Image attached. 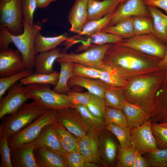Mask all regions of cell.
<instances>
[{
	"mask_svg": "<svg viewBox=\"0 0 167 167\" xmlns=\"http://www.w3.org/2000/svg\"><path fill=\"white\" fill-rule=\"evenodd\" d=\"M120 3L119 0H88V21L101 18L114 12Z\"/></svg>",
	"mask_w": 167,
	"mask_h": 167,
	"instance_id": "obj_20",
	"label": "cell"
},
{
	"mask_svg": "<svg viewBox=\"0 0 167 167\" xmlns=\"http://www.w3.org/2000/svg\"><path fill=\"white\" fill-rule=\"evenodd\" d=\"M75 108L79 113L91 131L100 133L101 131L105 129L106 125L105 120L92 114L85 106L77 105H75Z\"/></svg>",
	"mask_w": 167,
	"mask_h": 167,
	"instance_id": "obj_31",
	"label": "cell"
},
{
	"mask_svg": "<svg viewBox=\"0 0 167 167\" xmlns=\"http://www.w3.org/2000/svg\"></svg>",
	"mask_w": 167,
	"mask_h": 167,
	"instance_id": "obj_55",
	"label": "cell"
},
{
	"mask_svg": "<svg viewBox=\"0 0 167 167\" xmlns=\"http://www.w3.org/2000/svg\"><path fill=\"white\" fill-rule=\"evenodd\" d=\"M49 109L34 100L24 103L14 112L5 116L0 125V138L8 139Z\"/></svg>",
	"mask_w": 167,
	"mask_h": 167,
	"instance_id": "obj_3",
	"label": "cell"
},
{
	"mask_svg": "<svg viewBox=\"0 0 167 167\" xmlns=\"http://www.w3.org/2000/svg\"><path fill=\"white\" fill-rule=\"evenodd\" d=\"M88 0H75L68 17L71 25L69 31L79 34L88 20Z\"/></svg>",
	"mask_w": 167,
	"mask_h": 167,
	"instance_id": "obj_19",
	"label": "cell"
},
{
	"mask_svg": "<svg viewBox=\"0 0 167 167\" xmlns=\"http://www.w3.org/2000/svg\"><path fill=\"white\" fill-rule=\"evenodd\" d=\"M88 38L87 42H83L85 46L92 43L95 45H102L108 44L119 43L124 39L119 36L102 31L95 34Z\"/></svg>",
	"mask_w": 167,
	"mask_h": 167,
	"instance_id": "obj_36",
	"label": "cell"
},
{
	"mask_svg": "<svg viewBox=\"0 0 167 167\" xmlns=\"http://www.w3.org/2000/svg\"><path fill=\"white\" fill-rule=\"evenodd\" d=\"M75 105H82L86 106L91 97V93L88 92L80 93L70 90L67 94Z\"/></svg>",
	"mask_w": 167,
	"mask_h": 167,
	"instance_id": "obj_48",
	"label": "cell"
},
{
	"mask_svg": "<svg viewBox=\"0 0 167 167\" xmlns=\"http://www.w3.org/2000/svg\"><path fill=\"white\" fill-rule=\"evenodd\" d=\"M52 124L66 154L72 152H79V139L73 136L71 133L57 121Z\"/></svg>",
	"mask_w": 167,
	"mask_h": 167,
	"instance_id": "obj_27",
	"label": "cell"
},
{
	"mask_svg": "<svg viewBox=\"0 0 167 167\" xmlns=\"http://www.w3.org/2000/svg\"><path fill=\"white\" fill-rule=\"evenodd\" d=\"M23 23V32L18 35L11 34L5 27L0 28V49L8 48L10 43H13L21 54L26 69H33L36 55L35 38L41 28L35 24L30 25L24 19Z\"/></svg>",
	"mask_w": 167,
	"mask_h": 167,
	"instance_id": "obj_2",
	"label": "cell"
},
{
	"mask_svg": "<svg viewBox=\"0 0 167 167\" xmlns=\"http://www.w3.org/2000/svg\"></svg>",
	"mask_w": 167,
	"mask_h": 167,
	"instance_id": "obj_57",
	"label": "cell"
},
{
	"mask_svg": "<svg viewBox=\"0 0 167 167\" xmlns=\"http://www.w3.org/2000/svg\"><path fill=\"white\" fill-rule=\"evenodd\" d=\"M151 127L159 148H167V128L152 122Z\"/></svg>",
	"mask_w": 167,
	"mask_h": 167,
	"instance_id": "obj_44",
	"label": "cell"
},
{
	"mask_svg": "<svg viewBox=\"0 0 167 167\" xmlns=\"http://www.w3.org/2000/svg\"><path fill=\"white\" fill-rule=\"evenodd\" d=\"M29 99L25 86L20 82L14 84L0 99V119L16 111Z\"/></svg>",
	"mask_w": 167,
	"mask_h": 167,
	"instance_id": "obj_12",
	"label": "cell"
},
{
	"mask_svg": "<svg viewBox=\"0 0 167 167\" xmlns=\"http://www.w3.org/2000/svg\"><path fill=\"white\" fill-rule=\"evenodd\" d=\"M59 72L56 71L49 74L33 73L23 78L20 82L24 86L32 84H49L55 86L58 81Z\"/></svg>",
	"mask_w": 167,
	"mask_h": 167,
	"instance_id": "obj_33",
	"label": "cell"
},
{
	"mask_svg": "<svg viewBox=\"0 0 167 167\" xmlns=\"http://www.w3.org/2000/svg\"><path fill=\"white\" fill-rule=\"evenodd\" d=\"M105 129L116 136L119 142L120 147L126 148L133 146L131 130L128 127L109 124L106 125Z\"/></svg>",
	"mask_w": 167,
	"mask_h": 167,
	"instance_id": "obj_35",
	"label": "cell"
},
{
	"mask_svg": "<svg viewBox=\"0 0 167 167\" xmlns=\"http://www.w3.org/2000/svg\"><path fill=\"white\" fill-rule=\"evenodd\" d=\"M151 119L140 126L130 128L133 146L141 155L159 149L151 127Z\"/></svg>",
	"mask_w": 167,
	"mask_h": 167,
	"instance_id": "obj_11",
	"label": "cell"
},
{
	"mask_svg": "<svg viewBox=\"0 0 167 167\" xmlns=\"http://www.w3.org/2000/svg\"><path fill=\"white\" fill-rule=\"evenodd\" d=\"M126 117L130 128L141 126L151 119V114L142 107L127 101L122 109Z\"/></svg>",
	"mask_w": 167,
	"mask_h": 167,
	"instance_id": "obj_21",
	"label": "cell"
},
{
	"mask_svg": "<svg viewBox=\"0 0 167 167\" xmlns=\"http://www.w3.org/2000/svg\"><path fill=\"white\" fill-rule=\"evenodd\" d=\"M99 133L91 131L79 139V152L87 161L97 164L101 161L99 148Z\"/></svg>",
	"mask_w": 167,
	"mask_h": 167,
	"instance_id": "obj_15",
	"label": "cell"
},
{
	"mask_svg": "<svg viewBox=\"0 0 167 167\" xmlns=\"http://www.w3.org/2000/svg\"><path fill=\"white\" fill-rule=\"evenodd\" d=\"M35 148L31 142L11 150V161L13 167H40L34 156Z\"/></svg>",
	"mask_w": 167,
	"mask_h": 167,
	"instance_id": "obj_16",
	"label": "cell"
},
{
	"mask_svg": "<svg viewBox=\"0 0 167 167\" xmlns=\"http://www.w3.org/2000/svg\"><path fill=\"white\" fill-rule=\"evenodd\" d=\"M37 8H44L49 6L52 2L56 0H36Z\"/></svg>",
	"mask_w": 167,
	"mask_h": 167,
	"instance_id": "obj_51",
	"label": "cell"
},
{
	"mask_svg": "<svg viewBox=\"0 0 167 167\" xmlns=\"http://www.w3.org/2000/svg\"><path fill=\"white\" fill-rule=\"evenodd\" d=\"M24 19L29 25H33L34 15L37 5L36 0H22Z\"/></svg>",
	"mask_w": 167,
	"mask_h": 167,
	"instance_id": "obj_45",
	"label": "cell"
},
{
	"mask_svg": "<svg viewBox=\"0 0 167 167\" xmlns=\"http://www.w3.org/2000/svg\"><path fill=\"white\" fill-rule=\"evenodd\" d=\"M146 6L143 0H126L120 3L114 12L108 26L113 25L129 17H150Z\"/></svg>",
	"mask_w": 167,
	"mask_h": 167,
	"instance_id": "obj_13",
	"label": "cell"
},
{
	"mask_svg": "<svg viewBox=\"0 0 167 167\" xmlns=\"http://www.w3.org/2000/svg\"><path fill=\"white\" fill-rule=\"evenodd\" d=\"M119 0L120 1L121 3H122L126 1V0Z\"/></svg>",
	"mask_w": 167,
	"mask_h": 167,
	"instance_id": "obj_54",
	"label": "cell"
},
{
	"mask_svg": "<svg viewBox=\"0 0 167 167\" xmlns=\"http://www.w3.org/2000/svg\"><path fill=\"white\" fill-rule=\"evenodd\" d=\"M68 86L70 88L75 86L83 87L91 94L102 97L109 86L99 79L77 76L69 79Z\"/></svg>",
	"mask_w": 167,
	"mask_h": 167,
	"instance_id": "obj_23",
	"label": "cell"
},
{
	"mask_svg": "<svg viewBox=\"0 0 167 167\" xmlns=\"http://www.w3.org/2000/svg\"><path fill=\"white\" fill-rule=\"evenodd\" d=\"M100 157L104 163L108 165H113L117 154V146L113 138L110 135H105L99 143Z\"/></svg>",
	"mask_w": 167,
	"mask_h": 167,
	"instance_id": "obj_29",
	"label": "cell"
},
{
	"mask_svg": "<svg viewBox=\"0 0 167 167\" xmlns=\"http://www.w3.org/2000/svg\"><path fill=\"white\" fill-rule=\"evenodd\" d=\"M86 106L93 115L104 120L106 106L104 97L91 94L90 100Z\"/></svg>",
	"mask_w": 167,
	"mask_h": 167,
	"instance_id": "obj_42",
	"label": "cell"
},
{
	"mask_svg": "<svg viewBox=\"0 0 167 167\" xmlns=\"http://www.w3.org/2000/svg\"><path fill=\"white\" fill-rule=\"evenodd\" d=\"M113 13L108 14L101 18L88 21L79 34L89 36L101 31L108 26Z\"/></svg>",
	"mask_w": 167,
	"mask_h": 167,
	"instance_id": "obj_34",
	"label": "cell"
},
{
	"mask_svg": "<svg viewBox=\"0 0 167 167\" xmlns=\"http://www.w3.org/2000/svg\"><path fill=\"white\" fill-rule=\"evenodd\" d=\"M71 38L65 34L52 37L45 36L38 32L36 34L34 40V49L36 54L49 51L55 49L64 41H68Z\"/></svg>",
	"mask_w": 167,
	"mask_h": 167,
	"instance_id": "obj_25",
	"label": "cell"
},
{
	"mask_svg": "<svg viewBox=\"0 0 167 167\" xmlns=\"http://www.w3.org/2000/svg\"><path fill=\"white\" fill-rule=\"evenodd\" d=\"M156 58L123 46L112 44L107 50L103 63L115 69L126 79L152 72Z\"/></svg>",
	"mask_w": 167,
	"mask_h": 167,
	"instance_id": "obj_1",
	"label": "cell"
},
{
	"mask_svg": "<svg viewBox=\"0 0 167 167\" xmlns=\"http://www.w3.org/2000/svg\"><path fill=\"white\" fill-rule=\"evenodd\" d=\"M150 164L142 155L139 154L132 167H149Z\"/></svg>",
	"mask_w": 167,
	"mask_h": 167,
	"instance_id": "obj_50",
	"label": "cell"
},
{
	"mask_svg": "<svg viewBox=\"0 0 167 167\" xmlns=\"http://www.w3.org/2000/svg\"><path fill=\"white\" fill-rule=\"evenodd\" d=\"M26 69L23 58L18 49H0V76L15 74Z\"/></svg>",
	"mask_w": 167,
	"mask_h": 167,
	"instance_id": "obj_14",
	"label": "cell"
},
{
	"mask_svg": "<svg viewBox=\"0 0 167 167\" xmlns=\"http://www.w3.org/2000/svg\"><path fill=\"white\" fill-rule=\"evenodd\" d=\"M133 27L135 36L152 34L153 23L150 17H133Z\"/></svg>",
	"mask_w": 167,
	"mask_h": 167,
	"instance_id": "obj_40",
	"label": "cell"
},
{
	"mask_svg": "<svg viewBox=\"0 0 167 167\" xmlns=\"http://www.w3.org/2000/svg\"><path fill=\"white\" fill-rule=\"evenodd\" d=\"M106 106L122 109L126 101L124 89L108 86L104 95Z\"/></svg>",
	"mask_w": 167,
	"mask_h": 167,
	"instance_id": "obj_28",
	"label": "cell"
},
{
	"mask_svg": "<svg viewBox=\"0 0 167 167\" xmlns=\"http://www.w3.org/2000/svg\"><path fill=\"white\" fill-rule=\"evenodd\" d=\"M158 78L153 75L136 76L124 88L126 101L137 105L151 114L154 108L153 93Z\"/></svg>",
	"mask_w": 167,
	"mask_h": 167,
	"instance_id": "obj_4",
	"label": "cell"
},
{
	"mask_svg": "<svg viewBox=\"0 0 167 167\" xmlns=\"http://www.w3.org/2000/svg\"><path fill=\"white\" fill-rule=\"evenodd\" d=\"M143 1L147 6L158 7L167 12V0H146Z\"/></svg>",
	"mask_w": 167,
	"mask_h": 167,
	"instance_id": "obj_49",
	"label": "cell"
},
{
	"mask_svg": "<svg viewBox=\"0 0 167 167\" xmlns=\"http://www.w3.org/2000/svg\"><path fill=\"white\" fill-rule=\"evenodd\" d=\"M158 124L161 126L167 128V122Z\"/></svg>",
	"mask_w": 167,
	"mask_h": 167,
	"instance_id": "obj_53",
	"label": "cell"
},
{
	"mask_svg": "<svg viewBox=\"0 0 167 167\" xmlns=\"http://www.w3.org/2000/svg\"><path fill=\"white\" fill-rule=\"evenodd\" d=\"M22 0H0V28L5 27L11 34L23 32Z\"/></svg>",
	"mask_w": 167,
	"mask_h": 167,
	"instance_id": "obj_7",
	"label": "cell"
},
{
	"mask_svg": "<svg viewBox=\"0 0 167 167\" xmlns=\"http://www.w3.org/2000/svg\"><path fill=\"white\" fill-rule=\"evenodd\" d=\"M121 45L144 54L163 59L167 52V48L153 34L135 35L124 39Z\"/></svg>",
	"mask_w": 167,
	"mask_h": 167,
	"instance_id": "obj_8",
	"label": "cell"
},
{
	"mask_svg": "<svg viewBox=\"0 0 167 167\" xmlns=\"http://www.w3.org/2000/svg\"><path fill=\"white\" fill-rule=\"evenodd\" d=\"M57 121L78 139L91 131L79 113L74 107L57 111Z\"/></svg>",
	"mask_w": 167,
	"mask_h": 167,
	"instance_id": "obj_10",
	"label": "cell"
},
{
	"mask_svg": "<svg viewBox=\"0 0 167 167\" xmlns=\"http://www.w3.org/2000/svg\"><path fill=\"white\" fill-rule=\"evenodd\" d=\"M50 84H32L25 86L29 99H32L48 109L58 111L75 106L67 94L58 93L51 90Z\"/></svg>",
	"mask_w": 167,
	"mask_h": 167,
	"instance_id": "obj_5",
	"label": "cell"
},
{
	"mask_svg": "<svg viewBox=\"0 0 167 167\" xmlns=\"http://www.w3.org/2000/svg\"><path fill=\"white\" fill-rule=\"evenodd\" d=\"M52 124L47 126L38 136L31 143L35 147H42L48 148L66 158V153Z\"/></svg>",
	"mask_w": 167,
	"mask_h": 167,
	"instance_id": "obj_17",
	"label": "cell"
},
{
	"mask_svg": "<svg viewBox=\"0 0 167 167\" xmlns=\"http://www.w3.org/2000/svg\"><path fill=\"white\" fill-rule=\"evenodd\" d=\"M11 152L8 139L4 137L0 138V154L1 159L0 167H13L11 161Z\"/></svg>",
	"mask_w": 167,
	"mask_h": 167,
	"instance_id": "obj_46",
	"label": "cell"
},
{
	"mask_svg": "<svg viewBox=\"0 0 167 167\" xmlns=\"http://www.w3.org/2000/svg\"><path fill=\"white\" fill-rule=\"evenodd\" d=\"M142 155L151 167L167 166V148H159L153 152L146 153Z\"/></svg>",
	"mask_w": 167,
	"mask_h": 167,
	"instance_id": "obj_41",
	"label": "cell"
},
{
	"mask_svg": "<svg viewBox=\"0 0 167 167\" xmlns=\"http://www.w3.org/2000/svg\"><path fill=\"white\" fill-rule=\"evenodd\" d=\"M57 111L49 109L8 139L11 150L25 143L32 142L39 135L48 125L57 121Z\"/></svg>",
	"mask_w": 167,
	"mask_h": 167,
	"instance_id": "obj_6",
	"label": "cell"
},
{
	"mask_svg": "<svg viewBox=\"0 0 167 167\" xmlns=\"http://www.w3.org/2000/svg\"><path fill=\"white\" fill-rule=\"evenodd\" d=\"M66 158L68 167H87L88 161L80 152L68 153Z\"/></svg>",
	"mask_w": 167,
	"mask_h": 167,
	"instance_id": "obj_47",
	"label": "cell"
},
{
	"mask_svg": "<svg viewBox=\"0 0 167 167\" xmlns=\"http://www.w3.org/2000/svg\"><path fill=\"white\" fill-rule=\"evenodd\" d=\"M33 73V69L25 70L18 73L0 78V99L6 92L14 84L22 79Z\"/></svg>",
	"mask_w": 167,
	"mask_h": 167,
	"instance_id": "obj_38",
	"label": "cell"
},
{
	"mask_svg": "<svg viewBox=\"0 0 167 167\" xmlns=\"http://www.w3.org/2000/svg\"><path fill=\"white\" fill-rule=\"evenodd\" d=\"M34 154L40 167H68L65 157L48 148L36 147Z\"/></svg>",
	"mask_w": 167,
	"mask_h": 167,
	"instance_id": "obj_18",
	"label": "cell"
},
{
	"mask_svg": "<svg viewBox=\"0 0 167 167\" xmlns=\"http://www.w3.org/2000/svg\"></svg>",
	"mask_w": 167,
	"mask_h": 167,
	"instance_id": "obj_56",
	"label": "cell"
},
{
	"mask_svg": "<svg viewBox=\"0 0 167 167\" xmlns=\"http://www.w3.org/2000/svg\"><path fill=\"white\" fill-rule=\"evenodd\" d=\"M102 31L128 39L135 36L133 27V17H129L119 22L116 24L108 26Z\"/></svg>",
	"mask_w": 167,
	"mask_h": 167,
	"instance_id": "obj_32",
	"label": "cell"
},
{
	"mask_svg": "<svg viewBox=\"0 0 167 167\" xmlns=\"http://www.w3.org/2000/svg\"><path fill=\"white\" fill-rule=\"evenodd\" d=\"M139 153L133 146L118 148V165L121 167H132Z\"/></svg>",
	"mask_w": 167,
	"mask_h": 167,
	"instance_id": "obj_39",
	"label": "cell"
},
{
	"mask_svg": "<svg viewBox=\"0 0 167 167\" xmlns=\"http://www.w3.org/2000/svg\"><path fill=\"white\" fill-rule=\"evenodd\" d=\"M147 6L153 23L152 34L161 42L167 43V15L156 7Z\"/></svg>",
	"mask_w": 167,
	"mask_h": 167,
	"instance_id": "obj_24",
	"label": "cell"
},
{
	"mask_svg": "<svg viewBox=\"0 0 167 167\" xmlns=\"http://www.w3.org/2000/svg\"><path fill=\"white\" fill-rule=\"evenodd\" d=\"M104 120L106 125L113 124L128 127L126 117L121 109L106 106Z\"/></svg>",
	"mask_w": 167,
	"mask_h": 167,
	"instance_id": "obj_37",
	"label": "cell"
},
{
	"mask_svg": "<svg viewBox=\"0 0 167 167\" xmlns=\"http://www.w3.org/2000/svg\"><path fill=\"white\" fill-rule=\"evenodd\" d=\"M112 44L95 45L80 53L62 51L57 61L77 63L100 69L103 63L105 54Z\"/></svg>",
	"mask_w": 167,
	"mask_h": 167,
	"instance_id": "obj_9",
	"label": "cell"
},
{
	"mask_svg": "<svg viewBox=\"0 0 167 167\" xmlns=\"http://www.w3.org/2000/svg\"><path fill=\"white\" fill-rule=\"evenodd\" d=\"M158 66L163 69L167 67V52L164 58L158 63Z\"/></svg>",
	"mask_w": 167,
	"mask_h": 167,
	"instance_id": "obj_52",
	"label": "cell"
},
{
	"mask_svg": "<svg viewBox=\"0 0 167 167\" xmlns=\"http://www.w3.org/2000/svg\"><path fill=\"white\" fill-rule=\"evenodd\" d=\"M59 63L60 71L59 78L53 90L58 93L67 94L71 90L68 86V81L70 78L74 76L72 72L73 63L62 62Z\"/></svg>",
	"mask_w": 167,
	"mask_h": 167,
	"instance_id": "obj_30",
	"label": "cell"
},
{
	"mask_svg": "<svg viewBox=\"0 0 167 167\" xmlns=\"http://www.w3.org/2000/svg\"><path fill=\"white\" fill-rule=\"evenodd\" d=\"M100 69L77 63H73L72 72L74 76L99 79Z\"/></svg>",
	"mask_w": 167,
	"mask_h": 167,
	"instance_id": "obj_43",
	"label": "cell"
},
{
	"mask_svg": "<svg viewBox=\"0 0 167 167\" xmlns=\"http://www.w3.org/2000/svg\"><path fill=\"white\" fill-rule=\"evenodd\" d=\"M99 79L109 86L124 88L127 81L115 69L103 63Z\"/></svg>",
	"mask_w": 167,
	"mask_h": 167,
	"instance_id": "obj_26",
	"label": "cell"
},
{
	"mask_svg": "<svg viewBox=\"0 0 167 167\" xmlns=\"http://www.w3.org/2000/svg\"><path fill=\"white\" fill-rule=\"evenodd\" d=\"M61 52L59 48L36 54L34 60L35 73L49 74L54 72V64L60 57Z\"/></svg>",
	"mask_w": 167,
	"mask_h": 167,
	"instance_id": "obj_22",
	"label": "cell"
}]
</instances>
